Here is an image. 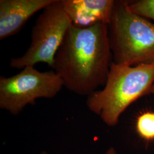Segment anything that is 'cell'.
<instances>
[{"instance_id": "obj_1", "label": "cell", "mask_w": 154, "mask_h": 154, "mask_svg": "<svg viewBox=\"0 0 154 154\" xmlns=\"http://www.w3.org/2000/svg\"><path fill=\"white\" fill-rule=\"evenodd\" d=\"M108 26L98 23L78 28L72 24L67 32L52 68L70 91L88 96L105 85L111 64Z\"/></svg>"}, {"instance_id": "obj_2", "label": "cell", "mask_w": 154, "mask_h": 154, "mask_svg": "<svg viewBox=\"0 0 154 154\" xmlns=\"http://www.w3.org/2000/svg\"><path fill=\"white\" fill-rule=\"evenodd\" d=\"M154 83V62L130 66L112 62L105 87L88 96V109L109 126H115L124 111L149 93Z\"/></svg>"}, {"instance_id": "obj_3", "label": "cell", "mask_w": 154, "mask_h": 154, "mask_svg": "<svg viewBox=\"0 0 154 154\" xmlns=\"http://www.w3.org/2000/svg\"><path fill=\"white\" fill-rule=\"evenodd\" d=\"M110 41L115 63L130 66L154 62V23L130 11L126 2H116Z\"/></svg>"}, {"instance_id": "obj_4", "label": "cell", "mask_w": 154, "mask_h": 154, "mask_svg": "<svg viewBox=\"0 0 154 154\" xmlns=\"http://www.w3.org/2000/svg\"><path fill=\"white\" fill-rule=\"evenodd\" d=\"M71 25L61 0H55L37 18L26 53L21 57L12 58L10 66L23 69L38 63H45L52 67L55 54Z\"/></svg>"}, {"instance_id": "obj_5", "label": "cell", "mask_w": 154, "mask_h": 154, "mask_svg": "<svg viewBox=\"0 0 154 154\" xmlns=\"http://www.w3.org/2000/svg\"><path fill=\"white\" fill-rule=\"evenodd\" d=\"M64 86L54 70L41 72L28 66L11 77H0V107L16 116L39 98H53Z\"/></svg>"}, {"instance_id": "obj_6", "label": "cell", "mask_w": 154, "mask_h": 154, "mask_svg": "<svg viewBox=\"0 0 154 154\" xmlns=\"http://www.w3.org/2000/svg\"><path fill=\"white\" fill-rule=\"evenodd\" d=\"M55 0H1L0 39L16 35L34 14Z\"/></svg>"}, {"instance_id": "obj_7", "label": "cell", "mask_w": 154, "mask_h": 154, "mask_svg": "<svg viewBox=\"0 0 154 154\" xmlns=\"http://www.w3.org/2000/svg\"><path fill=\"white\" fill-rule=\"evenodd\" d=\"M72 25L87 28L98 23L109 25L116 1L113 0H61Z\"/></svg>"}, {"instance_id": "obj_8", "label": "cell", "mask_w": 154, "mask_h": 154, "mask_svg": "<svg viewBox=\"0 0 154 154\" xmlns=\"http://www.w3.org/2000/svg\"><path fill=\"white\" fill-rule=\"evenodd\" d=\"M137 128L142 138L148 140L154 139V113L148 112L140 116Z\"/></svg>"}, {"instance_id": "obj_9", "label": "cell", "mask_w": 154, "mask_h": 154, "mask_svg": "<svg viewBox=\"0 0 154 154\" xmlns=\"http://www.w3.org/2000/svg\"><path fill=\"white\" fill-rule=\"evenodd\" d=\"M128 9L139 16L154 20V0H140L134 2H127Z\"/></svg>"}, {"instance_id": "obj_10", "label": "cell", "mask_w": 154, "mask_h": 154, "mask_svg": "<svg viewBox=\"0 0 154 154\" xmlns=\"http://www.w3.org/2000/svg\"><path fill=\"white\" fill-rule=\"evenodd\" d=\"M106 154H116V150L114 148L111 147L107 150Z\"/></svg>"}, {"instance_id": "obj_11", "label": "cell", "mask_w": 154, "mask_h": 154, "mask_svg": "<svg viewBox=\"0 0 154 154\" xmlns=\"http://www.w3.org/2000/svg\"><path fill=\"white\" fill-rule=\"evenodd\" d=\"M42 154H48L46 152H42Z\"/></svg>"}]
</instances>
